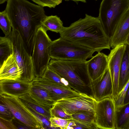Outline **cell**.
Listing matches in <instances>:
<instances>
[{
    "label": "cell",
    "instance_id": "obj_1",
    "mask_svg": "<svg viewBox=\"0 0 129 129\" xmlns=\"http://www.w3.org/2000/svg\"><path fill=\"white\" fill-rule=\"evenodd\" d=\"M5 10L12 29L18 33L29 54L38 28L47 16L43 7L27 0H7Z\"/></svg>",
    "mask_w": 129,
    "mask_h": 129
},
{
    "label": "cell",
    "instance_id": "obj_2",
    "mask_svg": "<svg viewBox=\"0 0 129 129\" xmlns=\"http://www.w3.org/2000/svg\"><path fill=\"white\" fill-rule=\"evenodd\" d=\"M60 37L98 52L110 49V38L105 32L98 17L85 15L64 27L59 33Z\"/></svg>",
    "mask_w": 129,
    "mask_h": 129
},
{
    "label": "cell",
    "instance_id": "obj_3",
    "mask_svg": "<svg viewBox=\"0 0 129 129\" xmlns=\"http://www.w3.org/2000/svg\"><path fill=\"white\" fill-rule=\"evenodd\" d=\"M48 67L67 80L70 87L75 91L79 93L92 96L86 60H63L52 59Z\"/></svg>",
    "mask_w": 129,
    "mask_h": 129
},
{
    "label": "cell",
    "instance_id": "obj_4",
    "mask_svg": "<svg viewBox=\"0 0 129 129\" xmlns=\"http://www.w3.org/2000/svg\"><path fill=\"white\" fill-rule=\"evenodd\" d=\"M95 52L61 37L52 41L49 47L51 58L63 60L86 61Z\"/></svg>",
    "mask_w": 129,
    "mask_h": 129
},
{
    "label": "cell",
    "instance_id": "obj_5",
    "mask_svg": "<svg viewBox=\"0 0 129 129\" xmlns=\"http://www.w3.org/2000/svg\"><path fill=\"white\" fill-rule=\"evenodd\" d=\"M129 6V0H102L98 17L103 29L110 38L123 13Z\"/></svg>",
    "mask_w": 129,
    "mask_h": 129
},
{
    "label": "cell",
    "instance_id": "obj_6",
    "mask_svg": "<svg viewBox=\"0 0 129 129\" xmlns=\"http://www.w3.org/2000/svg\"><path fill=\"white\" fill-rule=\"evenodd\" d=\"M47 31L41 26L38 29L35 37L31 58L35 78L42 76L51 58L49 47L52 41Z\"/></svg>",
    "mask_w": 129,
    "mask_h": 129
},
{
    "label": "cell",
    "instance_id": "obj_7",
    "mask_svg": "<svg viewBox=\"0 0 129 129\" xmlns=\"http://www.w3.org/2000/svg\"><path fill=\"white\" fill-rule=\"evenodd\" d=\"M9 37L13 43L16 61L23 72L21 79L32 82L35 76L31 55L28 52L18 32L12 29Z\"/></svg>",
    "mask_w": 129,
    "mask_h": 129
},
{
    "label": "cell",
    "instance_id": "obj_8",
    "mask_svg": "<svg viewBox=\"0 0 129 129\" xmlns=\"http://www.w3.org/2000/svg\"><path fill=\"white\" fill-rule=\"evenodd\" d=\"M0 101L9 108L15 119L29 129H44L41 121L25 106L18 98L0 94Z\"/></svg>",
    "mask_w": 129,
    "mask_h": 129
},
{
    "label": "cell",
    "instance_id": "obj_9",
    "mask_svg": "<svg viewBox=\"0 0 129 129\" xmlns=\"http://www.w3.org/2000/svg\"><path fill=\"white\" fill-rule=\"evenodd\" d=\"M95 123L98 129H115V104L111 98L98 101L95 110Z\"/></svg>",
    "mask_w": 129,
    "mask_h": 129
},
{
    "label": "cell",
    "instance_id": "obj_10",
    "mask_svg": "<svg viewBox=\"0 0 129 129\" xmlns=\"http://www.w3.org/2000/svg\"><path fill=\"white\" fill-rule=\"evenodd\" d=\"M97 102L92 96L80 93L78 95L58 100L54 104L59 106L67 114L71 115L82 110L95 112Z\"/></svg>",
    "mask_w": 129,
    "mask_h": 129
},
{
    "label": "cell",
    "instance_id": "obj_11",
    "mask_svg": "<svg viewBox=\"0 0 129 129\" xmlns=\"http://www.w3.org/2000/svg\"><path fill=\"white\" fill-rule=\"evenodd\" d=\"M126 44L117 45L113 48L108 56V68L113 88L112 99L115 102L118 94V85L120 65Z\"/></svg>",
    "mask_w": 129,
    "mask_h": 129
},
{
    "label": "cell",
    "instance_id": "obj_12",
    "mask_svg": "<svg viewBox=\"0 0 129 129\" xmlns=\"http://www.w3.org/2000/svg\"><path fill=\"white\" fill-rule=\"evenodd\" d=\"M33 84L38 85L46 89L55 102L80 94L69 87L57 84L42 78H35L32 81Z\"/></svg>",
    "mask_w": 129,
    "mask_h": 129
},
{
    "label": "cell",
    "instance_id": "obj_13",
    "mask_svg": "<svg viewBox=\"0 0 129 129\" xmlns=\"http://www.w3.org/2000/svg\"><path fill=\"white\" fill-rule=\"evenodd\" d=\"M90 86L92 96L97 101L107 98H112L113 85L108 68L101 76L91 82Z\"/></svg>",
    "mask_w": 129,
    "mask_h": 129
},
{
    "label": "cell",
    "instance_id": "obj_14",
    "mask_svg": "<svg viewBox=\"0 0 129 129\" xmlns=\"http://www.w3.org/2000/svg\"><path fill=\"white\" fill-rule=\"evenodd\" d=\"M32 82L19 79L0 80V94H5L16 97L29 93Z\"/></svg>",
    "mask_w": 129,
    "mask_h": 129
},
{
    "label": "cell",
    "instance_id": "obj_15",
    "mask_svg": "<svg viewBox=\"0 0 129 129\" xmlns=\"http://www.w3.org/2000/svg\"><path fill=\"white\" fill-rule=\"evenodd\" d=\"M86 65L91 82L101 76L108 68V56L102 52H98L86 61Z\"/></svg>",
    "mask_w": 129,
    "mask_h": 129
},
{
    "label": "cell",
    "instance_id": "obj_16",
    "mask_svg": "<svg viewBox=\"0 0 129 129\" xmlns=\"http://www.w3.org/2000/svg\"><path fill=\"white\" fill-rule=\"evenodd\" d=\"M129 34V6L119 21L115 32L110 38V47L113 48L117 45L126 44Z\"/></svg>",
    "mask_w": 129,
    "mask_h": 129
},
{
    "label": "cell",
    "instance_id": "obj_17",
    "mask_svg": "<svg viewBox=\"0 0 129 129\" xmlns=\"http://www.w3.org/2000/svg\"><path fill=\"white\" fill-rule=\"evenodd\" d=\"M0 80L21 79L23 72L18 65L14 53L0 67Z\"/></svg>",
    "mask_w": 129,
    "mask_h": 129
},
{
    "label": "cell",
    "instance_id": "obj_18",
    "mask_svg": "<svg viewBox=\"0 0 129 129\" xmlns=\"http://www.w3.org/2000/svg\"><path fill=\"white\" fill-rule=\"evenodd\" d=\"M29 93L38 103L49 109L55 102L48 90L39 86L32 84Z\"/></svg>",
    "mask_w": 129,
    "mask_h": 129
},
{
    "label": "cell",
    "instance_id": "obj_19",
    "mask_svg": "<svg viewBox=\"0 0 129 129\" xmlns=\"http://www.w3.org/2000/svg\"><path fill=\"white\" fill-rule=\"evenodd\" d=\"M129 81V45L126 44L120 65L118 85L119 93L122 90Z\"/></svg>",
    "mask_w": 129,
    "mask_h": 129
},
{
    "label": "cell",
    "instance_id": "obj_20",
    "mask_svg": "<svg viewBox=\"0 0 129 129\" xmlns=\"http://www.w3.org/2000/svg\"><path fill=\"white\" fill-rule=\"evenodd\" d=\"M18 98L22 103L28 109L48 119L51 117L50 109L38 103L31 97L29 93Z\"/></svg>",
    "mask_w": 129,
    "mask_h": 129
},
{
    "label": "cell",
    "instance_id": "obj_21",
    "mask_svg": "<svg viewBox=\"0 0 129 129\" xmlns=\"http://www.w3.org/2000/svg\"><path fill=\"white\" fill-rule=\"evenodd\" d=\"M115 129H124L129 120V103L121 106L115 104Z\"/></svg>",
    "mask_w": 129,
    "mask_h": 129
},
{
    "label": "cell",
    "instance_id": "obj_22",
    "mask_svg": "<svg viewBox=\"0 0 129 129\" xmlns=\"http://www.w3.org/2000/svg\"><path fill=\"white\" fill-rule=\"evenodd\" d=\"M42 26L47 31L50 30L59 33L63 30L64 27L59 17L56 15L46 16L42 21Z\"/></svg>",
    "mask_w": 129,
    "mask_h": 129
},
{
    "label": "cell",
    "instance_id": "obj_23",
    "mask_svg": "<svg viewBox=\"0 0 129 129\" xmlns=\"http://www.w3.org/2000/svg\"><path fill=\"white\" fill-rule=\"evenodd\" d=\"M14 53L13 43L10 38L0 37V67L4 62Z\"/></svg>",
    "mask_w": 129,
    "mask_h": 129
},
{
    "label": "cell",
    "instance_id": "obj_24",
    "mask_svg": "<svg viewBox=\"0 0 129 129\" xmlns=\"http://www.w3.org/2000/svg\"><path fill=\"white\" fill-rule=\"evenodd\" d=\"M40 78H44L63 86L70 87L67 80L61 77L48 67Z\"/></svg>",
    "mask_w": 129,
    "mask_h": 129
},
{
    "label": "cell",
    "instance_id": "obj_25",
    "mask_svg": "<svg viewBox=\"0 0 129 129\" xmlns=\"http://www.w3.org/2000/svg\"><path fill=\"white\" fill-rule=\"evenodd\" d=\"M72 119L90 123H95V112L85 110L77 112L71 115Z\"/></svg>",
    "mask_w": 129,
    "mask_h": 129
},
{
    "label": "cell",
    "instance_id": "obj_26",
    "mask_svg": "<svg viewBox=\"0 0 129 129\" xmlns=\"http://www.w3.org/2000/svg\"><path fill=\"white\" fill-rule=\"evenodd\" d=\"M0 27L5 36L9 37L12 31V26L5 10L0 12Z\"/></svg>",
    "mask_w": 129,
    "mask_h": 129
},
{
    "label": "cell",
    "instance_id": "obj_27",
    "mask_svg": "<svg viewBox=\"0 0 129 129\" xmlns=\"http://www.w3.org/2000/svg\"><path fill=\"white\" fill-rule=\"evenodd\" d=\"M49 120L52 128L67 129L70 120L51 116L49 119Z\"/></svg>",
    "mask_w": 129,
    "mask_h": 129
},
{
    "label": "cell",
    "instance_id": "obj_28",
    "mask_svg": "<svg viewBox=\"0 0 129 129\" xmlns=\"http://www.w3.org/2000/svg\"><path fill=\"white\" fill-rule=\"evenodd\" d=\"M49 111L51 117H57L66 119H72L71 115L67 114L59 106L54 104L50 109Z\"/></svg>",
    "mask_w": 129,
    "mask_h": 129
},
{
    "label": "cell",
    "instance_id": "obj_29",
    "mask_svg": "<svg viewBox=\"0 0 129 129\" xmlns=\"http://www.w3.org/2000/svg\"><path fill=\"white\" fill-rule=\"evenodd\" d=\"M74 125L71 129H98L95 123L82 121L72 119Z\"/></svg>",
    "mask_w": 129,
    "mask_h": 129
},
{
    "label": "cell",
    "instance_id": "obj_30",
    "mask_svg": "<svg viewBox=\"0 0 129 129\" xmlns=\"http://www.w3.org/2000/svg\"><path fill=\"white\" fill-rule=\"evenodd\" d=\"M0 117L10 120H13L15 117L11 110L5 105L0 102Z\"/></svg>",
    "mask_w": 129,
    "mask_h": 129
},
{
    "label": "cell",
    "instance_id": "obj_31",
    "mask_svg": "<svg viewBox=\"0 0 129 129\" xmlns=\"http://www.w3.org/2000/svg\"><path fill=\"white\" fill-rule=\"evenodd\" d=\"M39 5L43 7H48L55 8L60 4L62 0H31Z\"/></svg>",
    "mask_w": 129,
    "mask_h": 129
},
{
    "label": "cell",
    "instance_id": "obj_32",
    "mask_svg": "<svg viewBox=\"0 0 129 129\" xmlns=\"http://www.w3.org/2000/svg\"><path fill=\"white\" fill-rule=\"evenodd\" d=\"M17 127L13 120H10L0 117V129H16Z\"/></svg>",
    "mask_w": 129,
    "mask_h": 129
},
{
    "label": "cell",
    "instance_id": "obj_33",
    "mask_svg": "<svg viewBox=\"0 0 129 129\" xmlns=\"http://www.w3.org/2000/svg\"><path fill=\"white\" fill-rule=\"evenodd\" d=\"M129 84V81L122 90L119 93L117 99L115 102L116 105L120 106L123 105V101Z\"/></svg>",
    "mask_w": 129,
    "mask_h": 129
},
{
    "label": "cell",
    "instance_id": "obj_34",
    "mask_svg": "<svg viewBox=\"0 0 129 129\" xmlns=\"http://www.w3.org/2000/svg\"><path fill=\"white\" fill-rule=\"evenodd\" d=\"M129 103V84L123 102V105Z\"/></svg>",
    "mask_w": 129,
    "mask_h": 129
},
{
    "label": "cell",
    "instance_id": "obj_35",
    "mask_svg": "<svg viewBox=\"0 0 129 129\" xmlns=\"http://www.w3.org/2000/svg\"><path fill=\"white\" fill-rule=\"evenodd\" d=\"M66 1H74L75 2H82L86 3V0H65Z\"/></svg>",
    "mask_w": 129,
    "mask_h": 129
},
{
    "label": "cell",
    "instance_id": "obj_36",
    "mask_svg": "<svg viewBox=\"0 0 129 129\" xmlns=\"http://www.w3.org/2000/svg\"><path fill=\"white\" fill-rule=\"evenodd\" d=\"M124 129H129V120L125 126Z\"/></svg>",
    "mask_w": 129,
    "mask_h": 129
},
{
    "label": "cell",
    "instance_id": "obj_37",
    "mask_svg": "<svg viewBox=\"0 0 129 129\" xmlns=\"http://www.w3.org/2000/svg\"><path fill=\"white\" fill-rule=\"evenodd\" d=\"M126 44L129 45V34L127 39Z\"/></svg>",
    "mask_w": 129,
    "mask_h": 129
},
{
    "label": "cell",
    "instance_id": "obj_38",
    "mask_svg": "<svg viewBox=\"0 0 129 129\" xmlns=\"http://www.w3.org/2000/svg\"><path fill=\"white\" fill-rule=\"evenodd\" d=\"M7 1V0H0V4H3Z\"/></svg>",
    "mask_w": 129,
    "mask_h": 129
}]
</instances>
